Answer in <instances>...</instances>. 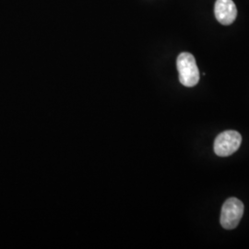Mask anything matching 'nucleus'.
<instances>
[{
    "mask_svg": "<svg viewBox=\"0 0 249 249\" xmlns=\"http://www.w3.org/2000/svg\"><path fill=\"white\" fill-rule=\"evenodd\" d=\"M244 214V204L236 197L228 198L223 205L220 222L224 229L231 230L237 227Z\"/></svg>",
    "mask_w": 249,
    "mask_h": 249,
    "instance_id": "nucleus-2",
    "label": "nucleus"
},
{
    "mask_svg": "<svg viewBox=\"0 0 249 249\" xmlns=\"http://www.w3.org/2000/svg\"><path fill=\"white\" fill-rule=\"evenodd\" d=\"M214 13L217 20L223 25H230L237 16V9L232 0H217Z\"/></svg>",
    "mask_w": 249,
    "mask_h": 249,
    "instance_id": "nucleus-4",
    "label": "nucleus"
},
{
    "mask_svg": "<svg viewBox=\"0 0 249 249\" xmlns=\"http://www.w3.org/2000/svg\"><path fill=\"white\" fill-rule=\"evenodd\" d=\"M179 80L186 87H194L199 81V71L196 59L192 53H181L177 61Z\"/></svg>",
    "mask_w": 249,
    "mask_h": 249,
    "instance_id": "nucleus-1",
    "label": "nucleus"
},
{
    "mask_svg": "<svg viewBox=\"0 0 249 249\" xmlns=\"http://www.w3.org/2000/svg\"><path fill=\"white\" fill-rule=\"evenodd\" d=\"M242 136L235 130H226L219 134L214 142V151L220 157H227L240 147Z\"/></svg>",
    "mask_w": 249,
    "mask_h": 249,
    "instance_id": "nucleus-3",
    "label": "nucleus"
}]
</instances>
